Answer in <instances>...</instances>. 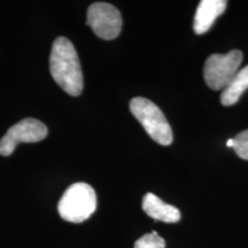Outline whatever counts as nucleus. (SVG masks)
Instances as JSON below:
<instances>
[{
	"instance_id": "obj_1",
	"label": "nucleus",
	"mask_w": 248,
	"mask_h": 248,
	"mask_svg": "<svg viewBox=\"0 0 248 248\" xmlns=\"http://www.w3.org/2000/svg\"><path fill=\"white\" fill-rule=\"evenodd\" d=\"M49 70L53 79L68 94L77 97L83 91V73L75 46L66 37H59L52 45Z\"/></svg>"
},
{
	"instance_id": "obj_2",
	"label": "nucleus",
	"mask_w": 248,
	"mask_h": 248,
	"mask_svg": "<svg viewBox=\"0 0 248 248\" xmlns=\"http://www.w3.org/2000/svg\"><path fill=\"white\" fill-rule=\"evenodd\" d=\"M97 208V195L86 183H75L64 192L58 210L61 218L71 223L86 221Z\"/></svg>"
},
{
	"instance_id": "obj_9",
	"label": "nucleus",
	"mask_w": 248,
	"mask_h": 248,
	"mask_svg": "<svg viewBox=\"0 0 248 248\" xmlns=\"http://www.w3.org/2000/svg\"><path fill=\"white\" fill-rule=\"evenodd\" d=\"M248 89V66L239 69L221 94L223 106H232L239 100L241 94Z\"/></svg>"
},
{
	"instance_id": "obj_8",
	"label": "nucleus",
	"mask_w": 248,
	"mask_h": 248,
	"mask_svg": "<svg viewBox=\"0 0 248 248\" xmlns=\"http://www.w3.org/2000/svg\"><path fill=\"white\" fill-rule=\"evenodd\" d=\"M142 209L152 218L164 223H177L181 219V212L175 206L163 202L153 193L145 194Z\"/></svg>"
},
{
	"instance_id": "obj_4",
	"label": "nucleus",
	"mask_w": 248,
	"mask_h": 248,
	"mask_svg": "<svg viewBox=\"0 0 248 248\" xmlns=\"http://www.w3.org/2000/svg\"><path fill=\"white\" fill-rule=\"evenodd\" d=\"M243 53L233 49L226 54H212L204 63L203 76L207 85L212 90H224L239 71Z\"/></svg>"
},
{
	"instance_id": "obj_7",
	"label": "nucleus",
	"mask_w": 248,
	"mask_h": 248,
	"mask_svg": "<svg viewBox=\"0 0 248 248\" xmlns=\"http://www.w3.org/2000/svg\"><path fill=\"white\" fill-rule=\"evenodd\" d=\"M228 2L225 0H202L198 6L194 16L193 29L195 33L207 32L218 16L224 13Z\"/></svg>"
},
{
	"instance_id": "obj_11",
	"label": "nucleus",
	"mask_w": 248,
	"mask_h": 248,
	"mask_svg": "<svg viewBox=\"0 0 248 248\" xmlns=\"http://www.w3.org/2000/svg\"><path fill=\"white\" fill-rule=\"evenodd\" d=\"M233 148L239 157L248 161V130L241 131L233 138Z\"/></svg>"
},
{
	"instance_id": "obj_3",
	"label": "nucleus",
	"mask_w": 248,
	"mask_h": 248,
	"mask_svg": "<svg viewBox=\"0 0 248 248\" xmlns=\"http://www.w3.org/2000/svg\"><path fill=\"white\" fill-rule=\"evenodd\" d=\"M130 110L154 141L163 146L171 144L172 130L162 110L154 102L146 98L136 97L130 101Z\"/></svg>"
},
{
	"instance_id": "obj_10",
	"label": "nucleus",
	"mask_w": 248,
	"mask_h": 248,
	"mask_svg": "<svg viewBox=\"0 0 248 248\" xmlns=\"http://www.w3.org/2000/svg\"><path fill=\"white\" fill-rule=\"evenodd\" d=\"M135 248H166V241L153 231L139 238L135 243Z\"/></svg>"
},
{
	"instance_id": "obj_12",
	"label": "nucleus",
	"mask_w": 248,
	"mask_h": 248,
	"mask_svg": "<svg viewBox=\"0 0 248 248\" xmlns=\"http://www.w3.org/2000/svg\"><path fill=\"white\" fill-rule=\"evenodd\" d=\"M226 146H228V147L233 146V139H229L228 142H226Z\"/></svg>"
},
{
	"instance_id": "obj_5",
	"label": "nucleus",
	"mask_w": 248,
	"mask_h": 248,
	"mask_svg": "<svg viewBox=\"0 0 248 248\" xmlns=\"http://www.w3.org/2000/svg\"><path fill=\"white\" fill-rule=\"evenodd\" d=\"M86 24L99 38L115 39L122 29V16L119 9L107 2H94L90 6Z\"/></svg>"
},
{
	"instance_id": "obj_6",
	"label": "nucleus",
	"mask_w": 248,
	"mask_h": 248,
	"mask_svg": "<svg viewBox=\"0 0 248 248\" xmlns=\"http://www.w3.org/2000/svg\"><path fill=\"white\" fill-rule=\"evenodd\" d=\"M47 128L36 119H24L14 124L0 139V155L8 156L20 142H38L47 137Z\"/></svg>"
}]
</instances>
